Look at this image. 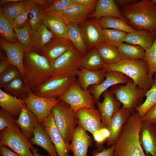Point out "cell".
Segmentation results:
<instances>
[{"label":"cell","instance_id":"28","mask_svg":"<svg viewBox=\"0 0 156 156\" xmlns=\"http://www.w3.org/2000/svg\"><path fill=\"white\" fill-rule=\"evenodd\" d=\"M36 2V0H20L4 4L1 8L3 14L11 22L18 15L30 10Z\"/></svg>","mask_w":156,"mask_h":156},{"label":"cell","instance_id":"27","mask_svg":"<svg viewBox=\"0 0 156 156\" xmlns=\"http://www.w3.org/2000/svg\"><path fill=\"white\" fill-rule=\"evenodd\" d=\"M0 106L1 109L14 116L18 117L26 106L24 100L8 94L0 88Z\"/></svg>","mask_w":156,"mask_h":156},{"label":"cell","instance_id":"45","mask_svg":"<svg viewBox=\"0 0 156 156\" xmlns=\"http://www.w3.org/2000/svg\"><path fill=\"white\" fill-rule=\"evenodd\" d=\"M21 76L19 70L15 66L10 64L7 69L0 75V88H3Z\"/></svg>","mask_w":156,"mask_h":156},{"label":"cell","instance_id":"42","mask_svg":"<svg viewBox=\"0 0 156 156\" xmlns=\"http://www.w3.org/2000/svg\"><path fill=\"white\" fill-rule=\"evenodd\" d=\"M18 43L25 51H28L31 31L28 22L26 26L21 29L14 28Z\"/></svg>","mask_w":156,"mask_h":156},{"label":"cell","instance_id":"25","mask_svg":"<svg viewBox=\"0 0 156 156\" xmlns=\"http://www.w3.org/2000/svg\"><path fill=\"white\" fill-rule=\"evenodd\" d=\"M15 123L24 136L29 140L33 136L35 127L39 122L36 116L26 106L22 110Z\"/></svg>","mask_w":156,"mask_h":156},{"label":"cell","instance_id":"33","mask_svg":"<svg viewBox=\"0 0 156 156\" xmlns=\"http://www.w3.org/2000/svg\"><path fill=\"white\" fill-rule=\"evenodd\" d=\"M68 36L73 45L85 56L88 50L78 24L69 23L67 24Z\"/></svg>","mask_w":156,"mask_h":156},{"label":"cell","instance_id":"36","mask_svg":"<svg viewBox=\"0 0 156 156\" xmlns=\"http://www.w3.org/2000/svg\"><path fill=\"white\" fill-rule=\"evenodd\" d=\"M105 64L97 50L94 48L89 51L83 57L81 66L92 71L102 69Z\"/></svg>","mask_w":156,"mask_h":156},{"label":"cell","instance_id":"29","mask_svg":"<svg viewBox=\"0 0 156 156\" xmlns=\"http://www.w3.org/2000/svg\"><path fill=\"white\" fill-rule=\"evenodd\" d=\"M29 140L32 144L41 147L51 156H58L54 145L40 123L35 127L33 136Z\"/></svg>","mask_w":156,"mask_h":156},{"label":"cell","instance_id":"55","mask_svg":"<svg viewBox=\"0 0 156 156\" xmlns=\"http://www.w3.org/2000/svg\"><path fill=\"white\" fill-rule=\"evenodd\" d=\"M20 0H0V5L1 6L3 5L11 2H17Z\"/></svg>","mask_w":156,"mask_h":156},{"label":"cell","instance_id":"4","mask_svg":"<svg viewBox=\"0 0 156 156\" xmlns=\"http://www.w3.org/2000/svg\"><path fill=\"white\" fill-rule=\"evenodd\" d=\"M102 69L105 72L118 71L123 73L146 92L150 89L154 80L148 74V65L144 60L123 59L113 64H104Z\"/></svg>","mask_w":156,"mask_h":156},{"label":"cell","instance_id":"11","mask_svg":"<svg viewBox=\"0 0 156 156\" xmlns=\"http://www.w3.org/2000/svg\"><path fill=\"white\" fill-rule=\"evenodd\" d=\"M24 101L27 108L36 116L39 122L41 124L59 100L56 98H46L37 96L31 91Z\"/></svg>","mask_w":156,"mask_h":156},{"label":"cell","instance_id":"16","mask_svg":"<svg viewBox=\"0 0 156 156\" xmlns=\"http://www.w3.org/2000/svg\"><path fill=\"white\" fill-rule=\"evenodd\" d=\"M103 101L95 102L101 116L102 122L107 128L109 123L114 115L121 108V103L118 101L109 90H107L102 94Z\"/></svg>","mask_w":156,"mask_h":156},{"label":"cell","instance_id":"5","mask_svg":"<svg viewBox=\"0 0 156 156\" xmlns=\"http://www.w3.org/2000/svg\"><path fill=\"white\" fill-rule=\"evenodd\" d=\"M51 112L64 141L70 144L78 123L75 112L68 104L60 100L52 108Z\"/></svg>","mask_w":156,"mask_h":156},{"label":"cell","instance_id":"32","mask_svg":"<svg viewBox=\"0 0 156 156\" xmlns=\"http://www.w3.org/2000/svg\"><path fill=\"white\" fill-rule=\"evenodd\" d=\"M3 89L11 95L24 100L28 97L31 91L25 78L22 76L15 79Z\"/></svg>","mask_w":156,"mask_h":156},{"label":"cell","instance_id":"31","mask_svg":"<svg viewBox=\"0 0 156 156\" xmlns=\"http://www.w3.org/2000/svg\"><path fill=\"white\" fill-rule=\"evenodd\" d=\"M92 14L83 7L75 5L66 8L59 16L66 24L69 23L79 24L90 18Z\"/></svg>","mask_w":156,"mask_h":156},{"label":"cell","instance_id":"15","mask_svg":"<svg viewBox=\"0 0 156 156\" xmlns=\"http://www.w3.org/2000/svg\"><path fill=\"white\" fill-rule=\"evenodd\" d=\"M134 111L121 108L111 118L107 128L109 135L106 142L107 148L116 144L122 132L124 126L128 118Z\"/></svg>","mask_w":156,"mask_h":156},{"label":"cell","instance_id":"41","mask_svg":"<svg viewBox=\"0 0 156 156\" xmlns=\"http://www.w3.org/2000/svg\"><path fill=\"white\" fill-rule=\"evenodd\" d=\"M0 35L8 42H17L14 28L11 22L3 16L1 8L0 10Z\"/></svg>","mask_w":156,"mask_h":156},{"label":"cell","instance_id":"19","mask_svg":"<svg viewBox=\"0 0 156 156\" xmlns=\"http://www.w3.org/2000/svg\"><path fill=\"white\" fill-rule=\"evenodd\" d=\"M0 46L5 53L10 64L15 66L25 77L23 62L25 50L17 42H8L2 37L0 38Z\"/></svg>","mask_w":156,"mask_h":156},{"label":"cell","instance_id":"20","mask_svg":"<svg viewBox=\"0 0 156 156\" xmlns=\"http://www.w3.org/2000/svg\"><path fill=\"white\" fill-rule=\"evenodd\" d=\"M55 38L42 22L31 33L28 51L40 54Z\"/></svg>","mask_w":156,"mask_h":156},{"label":"cell","instance_id":"35","mask_svg":"<svg viewBox=\"0 0 156 156\" xmlns=\"http://www.w3.org/2000/svg\"><path fill=\"white\" fill-rule=\"evenodd\" d=\"M120 54L124 60H144L145 50L138 45L123 42L118 48Z\"/></svg>","mask_w":156,"mask_h":156},{"label":"cell","instance_id":"12","mask_svg":"<svg viewBox=\"0 0 156 156\" xmlns=\"http://www.w3.org/2000/svg\"><path fill=\"white\" fill-rule=\"evenodd\" d=\"M88 51L99 43L104 42L103 29L98 20L86 19L78 24Z\"/></svg>","mask_w":156,"mask_h":156},{"label":"cell","instance_id":"59","mask_svg":"<svg viewBox=\"0 0 156 156\" xmlns=\"http://www.w3.org/2000/svg\"><path fill=\"white\" fill-rule=\"evenodd\" d=\"M152 1L156 4V0H152Z\"/></svg>","mask_w":156,"mask_h":156},{"label":"cell","instance_id":"52","mask_svg":"<svg viewBox=\"0 0 156 156\" xmlns=\"http://www.w3.org/2000/svg\"><path fill=\"white\" fill-rule=\"evenodd\" d=\"M0 152L1 156H20L5 145H0Z\"/></svg>","mask_w":156,"mask_h":156},{"label":"cell","instance_id":"48","mask_svg":"<svg viewBox=\"0 0 156 156\" xmlns=\"http://www.w3.org/2000/svg\"><path fill=\"white\" fill-rule=\"evenodd\" d=\"M31 9L18 15L11 22L14 28L21 29L26 26Z\"/></svg>","mask_w":156,"mask_h":156},{"label":"cell","instance_id":"6","mask_svg":"<svg viewBox=\"0 0 156 156\" xmlns=\"http://www.w3.org/2000/svg\"><path fill=\"white\" fill-rule=\"evenodd\" d=\"M83 57L75 47L63 54L51 66L52 76L51 79L76 76Z\"/></svg>","mask_w":156,"mask_h":156},{"label":"cell","instance_id":"47","mask_svg":"<svg viewBox=\"0 0 156 156\" xmlns=\"http://www.w3.org/2000/svg\"><path fill=\"white\" fill-rule=\"evenodd\" d=\"M109 135L108 130L105 128L96 132L92 135L97 143L96 146L98 148V151H101L104 149L102 146L103 143L106 141Z\"/></svg>","mask_w":156,"mask_h":156},{"label":"cell","instance_id":"46","mask_svg":"<svg viewBox=\"0 0 156 156\" xmlns=\"http://www.w3.org/2000/svg\"><path fill=\"white\" fill-rule=\"evenodd\" d=\"M14 116L1 109H0V131L15 123Z\"/></svg>","mask_w":156,"mask_h":156},{"label":"cell","instance_id":"56","mask_svg":"<svg viewBox=\"0 0 156 156\" xmlns=\"http://www.w3.org/2000/svg\"><path fill=\"white\" fill-rule=\"evenodd\" d=\"M33 154V156H43L42 155L39 154L38 153V149L36 148H34L31 150ZM46 156H51L49 155L48 154Z\"/></svg>","mask_w":156,"mask_h":156},{"label":"cell","instance_id":"54","mask_svg":"<svg viewBox=\"0 0 156 156\" xmlns=\"http://www.w3.org/2000/svg\"><path fill=\"white\" fill-rule=\"evenodd\" d=\"M10 64L7 58L0 60V75L3 72Z\"/></svg>","mask_w":156,"mask_h":156},{"label":"cell","instance_id":"44","mask_svg":"<svg viewBox=\"0 0 156 156\" xmlns=\"http://www.w3.org/2000/svg\"><path fill=\"white\" fill-rule=\"evenodd\" d=\"M36 3L31 8L28 16V22L31 33L33 32L41 23L40 15L43 10L41 5L36 0Z\"/></svg>","mask_w":156,"mask_h":156},{"label":"cell","instance_id":"58","mask_svg":"<svg viewBox=\"0 0 156 156\" xmlns=\"http://www.w3.org/2000/svg\"><path fill=\"white\" fill-rule=\"evenodd\" d=\"M153 76L154 79H156V73H154Z\"/></svg>","mask_w":156,"mask_h":156},{"label":"cell","instance_id":"13","mask_svg":"<svg viewBox=\"0 0 156 156\" xmlns=\"http://www.w3.org/2000/svg\"><path fill=\"white\" fill-rule=\"evenodd\" d=\"M41 124L54 145L58 156H70L69 144L64 141L56 125L51 111Z\"/></svg>","mask_w":156,"mask_h":156},{"label":"cell","instance_id":"1","mask_svg":"<svg viewBox=\"0 0 156 156\" xmlns=\"http://www.w3.org/2000/svg\"><path fill=\"white\" fill-rule=\"evenodd\" d=\"M127 24L135 31L146 29L156 35V4L142 0L120 8Z\"/></svg>","mask_w":156,"mask_h":156},{"label":"cell","instance_id":"34","mask_svg":"<svg viewBox=\"0 0 156 156\" xmlns=\"http://www.w3.org/2000/svg\"><path fill=\"white\" fill-rule=\"evenodd\" d=\"M95 48L99 52L105 64H114L123 60L120 54L118 48L105 42L98 44Z\"/></svg>","mask_w":156,"mask_h":156},{"label":"cell","instance_id":"23","mask_svg":"<svg viewBox=\"0 0 156 156\" xmlns=\"http://www.w3.org/2000/svg\"><path fill=\"white\" fill-rule=\"evenodd\" d=\"M105 73L102 68L92 71L80 66L77 74V80L81 88L87 91L90 86L99 85L103 82L105 78Z\"/></svg>","mask_w":156,"mask_h":156},{"label":"cell","instance_id":"26","mask_svg":"<svg viewBox=\"0 0 156 156\" xmlns=\"http://www.w3.org/2000/svg\"><path fill=\"white\" fill-rule=\"evenodd\" d=\"M112 16L124 20L119 8L113 0H99L90 18L99 20L102 17Z\"/></svg>","mask_w":156,"mask_h":156},{"label":"cell","instance_id":"14","mask_svg":"<svg viewBox=\"0 0 156 156\" xmlns=\"http://www.w3.org/2000/svg\"><path fill=\"white\" fill-rule=\"evenodd\" d=\"M78 125L92 135L96 132L105 128L102 124L98 109L83 108L75 112Z\"/></svg>","mask_w":156,"mask_h":156},{"label":"cell","instance_id":"21","mask_svg":"<svg viewBox=\"0 0 156 156\" xmlns=\"http://www.w3.org/2000/svg\"><path fill=\"white\" fill-rule=\"evenodd\" d=\"M71 142L70 149L73 156H87L88 149L91 146L92 140L86 131L77 125Z\"/></svg>","mask_w":156,"mask_h":156},{"label":"cell","instance_id":"2","mask_svg":"<svg viewBox=\"0 0 156 156\" xmlns=\"http://www.w3.org/2000/svg\"><path fill=\"white\" fill-rule=\"evenodd\" d=\"M142 122L141 117L136 111L130 115L115 144L113 156H151L144 152L140 142Z\"/></svg>","mask_w":156,"mask_h":156},{"label":"cell","instance_id":"53","mask_svg":"<svg viewBox=\"0 0 156 156\" xmlns=\"http://www.w3.org/2000/svg\"><path fill=\"white\" fill-rule=\"evenodd\" d=\"M137 0H114L117 5L120 8L128 5L137 1Z\"/></svg>","mask_w":156,"mask_h":156},{"label":"cell","instance_id":"18","mask_svg":"<svg viewBox=\"0 0 156 156\" xmlns=\"http://www.w3.org/2000/svg\"><path fill=\"white\" fill-rule=\"evenodd\" d=\"M105 79L99 85L90 86L89 90L93 96L95 102L99 99L101 95L105 90L117 84H126L129 78L123 73L118 71H109L105 73Z\"/></svg>","mask_w":156,"mask_h":156},{"label":"cell","instance_id":"37","mask_svg":"<svg viewBox=\"0 0 156 156\" xmlns=\"http://www.w3.org/2000/svg\"><path fill=\"white\" fill-rule=\"evenodd\" d=\"M43 10L60 15L68 8L75 5L73 0H38Z\"/></svg>","mask_w":156,"mask_h":156},{"label":"cell","instance_id":"38","mask_svg":"<svg viewBox=\"0 0 156 156\" xmlns=\"http://www.w3.org/2000/svg\"><path fill=\"white\" fill-rule=\"evenodd\" d=\"M98 20L103 29H113L122 31L126 33L135 31L128 25L125 20L122 19L112 16H105Z\"/></svg>","mask_w":156,"mask_h":156},{"label":"cell","instance_id":"50","mask_svg":"<svg viewBox=\"0 0 156 156\" xmlns=\"http://www.w3.org/2000/svg\"><path fill=\"white\" fill-rule=\"evenodd\" d=\"M156 118V104L152 107L143 116L141 117L142 122H150Z\"/></svg>","mask_w":156,"mask_h":156},{"label":"cell","instance_id":"22","mask_svg":"<svg viewBox=\"0 0 156 156\" xmlns=\"http://www.w3.org/2000/svg\"><path fill=\"white\" fill-rule=\"evenodd\" d=\"M140 142L146 154L156 156V128L150 122H142L140 133Z\"/></svg>","mask_w":156,"mask_h":156},{"label":"cell","instance_id":"24","mask_svg":"<svg viewBox=\"0 0 156 156\" xmlns=\"http://www.w3.org/2000/svg\"><path fill=\"white\" fill-rule=\"evenodd\" d=\"M74 47L70 41L55 38L40 54L48 60L52 66L57 58Z\"/></svg>","mask_w":156,"mask_h":156},{"label":"cell","instance_id":"39","mask_svg":"<svg viewBox=\"0 0 156 156\" xmlns=\"http://www.w3.org/2000/svg\"><path fill=\"white\" fill-rule=\"evenodd\" d=\"M145 96V101L134 109L141 117L156 104V79H154L151 88L146 92Z\"/></svg>","mask_w":156,"mask_h":156},{"label":"cell","instance_id":"7","mask_svg":"<svg viewBox=\"0 0 156 156\" xmlns=\"http://www.w3.org/2000/svg\"><path fill=\"white\" fill-rule=\"evenodd\" d=\"M0 145L6 146L20 156H33L34 148L15 123L0 131Z\"/></svg>","mask_w":156,"mask_h":156},{"label":"cell","instance_id":"17","mask_svg":"<svg viewBox=\"0 0 156 156\" xmlns=\"http://www.w3.org/2000/svg\"><path fill=\"white\" fill-rule=\"evenodd\" d=\"M42 22L58 39L69 41L67 24L59 15L42 11L40 15Z\"/></svg>","mask_w":156,"mask_h":156},{"label":"cell","instance_id":"10","mask_svg":"<svg viewBox=\"0 0 156 156\" xmlns=\"http://www.w3.org/2000/svg\"><path fill=\"white\" fill-rule=\"evenodd\" d=\"M76 77L51 79L32 92L40 97L58 99L68 90L76 79Z\"/></svg>","mask_w":156,"mask_h":156},{"label":"cell","instance_id":"30","mask_svg":"<svg viewBox=\"0 0 156 156\" xmlns=\"http://www.w3.org/2000/svg\"><path fill=\"white\" fill-rule=\"evenodd\" d=\"M155 36L146 29L135 31L127 33L124 42L138 45L145 51L152 45Z\"/></svg>","mask_w":156,"mask_h":156},{"label":"cell","instance_id":"57","mask_svg":"<svg viewBox=\"0 0 156 156\" xmlns=\"http://www.w3.org/2000/svg\"><path fill=\"white\" fill-rule=\"evenodd\" d=\"M150 122L152 123L156 128V118Z\"/></svg>","mask_w":156,"mask_h":156},{"label":"cell","instance_id":"3","mask_svg":"<svg viewBox=\"0 0 156 156\" xmlns=\"http://www.w3.org/2000/svg\"><path fill=\"white\" fill-rule=\"evenodd\" d=\"M23 62L25 78L32 92L51 78L52 67L42 55L32 51H25Z\"/></svg>","mask_w":156,"mask_h":156},{"label":"cell","instance_id":"49","mask_svg":"<svg viewBox=\"0 0 156 156\" xmlns=\"http://www.w3.org/2000/svg\"><path fill=\"white\" fill-rule=\"evenodd\" d=\"M97 0H73L75 5L81 6L92 14L96 7Z\"/></svg>","mask_w":156,"mask_h":156},{"label":"cell","instance_id":"51","mask_svg":"<svg viewBox=\"0 0 156 156\" xmlns=\"http://www.w3.org/2000/svg\"><path fill=\"white\" fill-rule=\"evenodd\" d=\"M115 144H112L106 149L104 148L101 151H95L93 152V156H113Z\"/></svg>","mask_w":156,"mask_h":156},{"label":"cell","instance_id":"9","mask_svg":"<svg viewBox=\"0 0 156 156\" xmlns=\"http://www.w3.org/2000/svg\"><path fill=\"white\" fill-rule=\"evenodd\" d=\"M68 104L75 112L83 108H95V102L89 90H83L76 79L67 91L58 99Z\"/></svg>","mask_w":156,"mask_h":156},{"label":"cell","instance_id":"8","mask_svg":"<svg viewBox=\"0 0 156 156\" xmlns=\"http://www.w3.org/2000/svg\"><path fill=\"white\" fill-rule=\"evenodd\" d=\"M116 99L122 105V107L133 111L141 104L146 92L140 88L129 78L126 84L112 86L109 90Z\"/></svg>","mask_w":156,"mask_h":156},{"label":"cell","instance_id":"43","mask_svg":"<svg viewBox=\"0 0 156 156\" xmlns=\"http://www.w3.org/2000/svg\"><path fill=\"white\" fill-rule=\"evenodd\" d=\"M144 60L148 65L149 75L153 77L156 73V35L151 46L145 51Z\"/></svg>","mask_w":156,"mask_h":156},{"label":"cell","instance_id":"40","mask_svg":"<svg viewBox=\"0 0 156 156\" xmlns=\"http://www.w3.org/2000/svg\"><path fill=\"white\" fill-rule=\"evenodd\" d=\"M104 42L118 48L123 42L127 33L113 29H103Z\"/></svg>","mask_w":156,"mask_h":156}]
</instances>
